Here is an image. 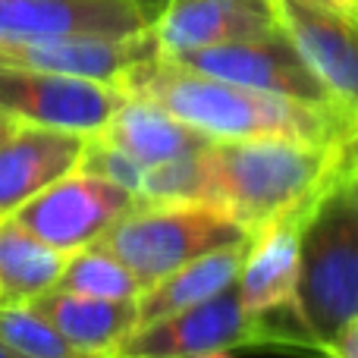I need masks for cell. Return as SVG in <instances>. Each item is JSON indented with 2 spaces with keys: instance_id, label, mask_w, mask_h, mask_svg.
<instances>
[{
  "instance_id": "cell-5",
  "label": "cell",
  "mask_w": 358,
  "mask_h": 358,
  "mask_svg": "<svg viewBox=\"0 0 358 358\" xmlns=\"http://www.w3.org/2000/svg\"><path fill=\"white\" fill-rule=\"evenodd\" d=\"M261 346H305L299 334L273 327L267 317H248L239 302V289L229 286L220 296L176 311L161 321L136 327L120 343L113 358H198L220 349H261Z\"/></svg>"
},
{
  "instance_id": "cell-13",
  "label": "cell",
  "mask_w": 358,
  "mask_h": 358,
  "mask_svg": "<svg viewBox=\"0 0 358 358\" xmlns=\"http://www.w3.org/2000/svg\"><path fill=\"white\" fill-rule=\"evenodd\" d=\"M161 54L155 31L138 35H69V38H48V41H25V44H0V63L13 66H31L44 73L82 76L117 85L120 76L132 66Z\"/></svg>"
},
{
  "instance_id": "cell-2",
  "label": "cell",
  "mask_w": 358,
  "mask_h": 358,
  "mask_svg": "<svg viewBox=\"0 0 358 358\" xmlns=\"http://www.w3.org/2000/svg\"><path fill=\"white\" fill-rule=\"evenodd\" d=\"M358 138V136H355ZM349 142L302 138H229L198 151L201 201L258 233L264 223L311 210L346 167Z\"/></svg>"
},
{
  "instance_id": "cell-14",
  "label": "cell",
  "mask_w": 358,
  "mask_h": 358,
  "mask_svg": "<svg viewBox=\"0 0 358 358\" xmlns=\"http://www.w3.org/2000/svg\"><path fill=\"white\" fill-rule=\"evenodd\" d=\"M85 138L79 132L19 123L0 142V217L16 214L50 182L73 173Z\"/></svg>"
},
{
  "instance_id": "cell-15",
  "label": "cell",
  "mask_w": 358,
  "mask_h": 358,
  "mask_svg": "<svg viewBox=\"0 0 358 358\" xmlns=\"http://www.w3.org/2000/svg\"><path fill=\"white\" fill-rule=\"evenodd\" d=\"M94 136L110 142L113 148L126 151L142 167H155V164L198 155L208 142H214L204 132H198L195 126L182 123L170 110H164L161 104H155L148 98H136V94H126V101L117 107V113Z\"/></svg>"
},
{
  "instance_id": "cell-20",
  "label": "cell",
  "mask_w": 358,
  "mask_h": 358,
  "mask_svg": "<svg viewBox=\"0 0 358 358\" xmlns=\"http://www.w3.org/2000/svg\"><path fill=\"white\" fill-rule=\"evenodd\" d=\"M0 343L22 358H98L69 346L60 330L31 305H0Z\"/></svg>"
},
{
  "instance_id": "cell-19",
  "label": "cell",
  "mask_w": 358,
  "mask_h": 358,
  "mask_svg": "<svg viewBox=\"0 0 358 358\" xmlns=\"http://www.w3.org/2000/svg\"><path fill=\"white\" fill-rule=\"evenodd\" d=\"M54 289L79 292V296H94V299H120V302H136L142 296V283L136 280V273L101 242L69 255Z\"/></svg>"
},
{
  "instance_id": "cell-10",
  "label": "cell",
  "mask_w": 358,
  "mask_h": 358,
  "mask_svg": "<svg viewBox=\"0 0 358 358\" xmlns=\"http://www.w3.org/2000/svg\"><path fill=\"white\" fill-rule=\"evenodd\" d=\"M157 13L142 0H0V44L69 35H138Z\"/></svg>"
},
{
  "instance_id": "cell-27",
  "label": "cell",
  "mask_w": 358,
  "mask_h": 358,
  "mask_svg": "<svg viewBox=\"0 0 358 358\" xmlns=\"http://www.w3.org/2000/svg\"><path fill=\"white\" fill-rule=\"evenodd\" d=\"M336 3H343V6H349V10H358V0H336Z\"/></svg>"
},
{
  "instance_id": "cell-18",
  "label": "cell",
  "mask_w": 358,
  "mask_h": 358,
  "mask_svg": "<svg viewBox=\"0 0 358 358\" xmlns=\"http://www.w3.org/2000/svg\"><path fill=\"white\" fill-rule=\"evenodd\" d=\"M69 255L50 248L13 214L0 217V305H29L50 292Z\"/></svg>"
},
{
  "instance_id": "cell-9",
  "label": "cell",
  "mask_w": 358,
  "mask_h": 358,
  "mask_svg": "<svg viewBox=\"0 0 358 358\" xmlns=\"http://www.w3.org/2000/svg\"><path fill=\"white\" fill-rule=\"evenodd\" d=\"M273 10L327 92L358 113V13L336 0H273Z\"/></svg>"
},
{
  "instance_id": "cell-1",
  "label": "cell",
  "mask_w": 358,
  "mask_h": 358,
  "mask_svg": "<svg viewBox=\"0 0 358 358\" xmlns=\"http://www.w3.org/2000/svg\"><path fill=\"white\" fill-rule=\"evenodd\" d=\"M123 94L148 98L214 142L229 138H302L349 142L358 136V113L343 104H305L271 92L204 76L157 54L120 76Z\"/></svg>"
},
{
  "instance_id": "cell-6",
  "label": "cell",
  "mask_w": 358,
  "mask_h": 358,
  "mask_svg": "<svg viewBox=\"0 0 358 358\" xmlns=\"http://www.w3.org/2000/svg\"><path fill=\"white\" fill-rule=\"evenodd\" d=\"M123 101L110 82L0 63V113L25 126L94 136Z\"/></svg>"
},
{
  "instance_id": "cell-4",
  "label": "cell",
  "mask_w": 358,
  "mask_h": 358,
  "mask_svg": "<svg viewBox=\"0 0 358 358\" xmlns=\"http://www.w3.org/2000/svg\"><path fill=\"white\" fill-rule=\"evenodd\" d=\"M242 239H252V233L217 204L138 201L98 242L136 273L145 292L176 267Z\"/></svg>"
},
{
  "instance_id": "cell-12",
  "label": "cell",
  "mask_w": 358,
  "mask_h": 358,
  "mask_svg": "<svg viewBox=\"0 0 358 358\" xmlns=\"http://www.w3.org/2000/svg\"><path fill=\"white\" fill-rule=\"evenodd\" d=\"M308 214L311 210L277 217L252 236L245 264H242L239 280H236L239 302L248 317H267L271 321L273 315L286 311L299 324V252H302V229Z\"/></svg>"
},
{
  "instance_id": "cell-8",
  "label": "cell",
  "mask_w": 358,
  "mask_h": 358,
  "mask_svg": "<svg viewBox=\"0 0 358 358\" xmlns=\"http://www.w3.org/2000/svg\"><path fill=\"white\" fill-rule=\"evenodd\" d=\"M170 60L182 63L189 69H198L204 76H217V79L258 88V92H271L280 94V98L305 101V104H340L327 92V85L315 76V69L302 60V54L286 38L283 29L264 38H252V41L185 50V54H176Z\"/></svg>"
},
{
  "instance_id": "cell-21",
  "label": "cell",
  "mask_w": 358,
  "mask_h": 358,
  "mask_svg": "<svg viewBox=\"0 0 358 358\" xmlns=\"http://www.w3.org/2000/svg\"><path fill=\"white\" fill-rule=\"evenodd\" d=\"M327 358H358V321H352L334 343L324 346Z\"/></svg>"
},
{
  "instance_id": "cell-7",
  "label": "cell",
  "mask_w": 358,
  "mask_h": 358,
  "mask_svg": "<svg viewBox=\"0 0 358 358\" xmlns=\"http://www.w3.org/2000/svg\"><path fill=\"white\" fill-rule=\"evenodd\" d=\"M136 204L138 198L123 185L85 170H73L25 201L13 217L50 248L73 255L94 245Z\"/></svg>"
},
{
  "instance_id": "cell-3",
  "label": "cell",
  "mask_w": 358,
  "mask_h": 358,
  "mask_svg": "<svg viewBox=\"0 0 358 358\" xmlns=\"http://www.w3.org/2000/svg\"><path fill=\"white\" fill-rule=\"evenodd\" d=\"M296 308L317 352L358 321V192L346 167L305 220Z\"/></svg>"
},
{
  "instance_id": "cell-25",
  "label": "cell",
  "mask_w": 358,
  "mask_h": 358,
  "mask_svg": "<svg viewBox=\"0 0 358 358\" xmlns=\"http://www.w3.org/2000/svg\"><path fill=\"white\" fill-rule=\"evenodd\" d=\"M142 3H145V6H151V10H155V13H161L167 0H142Z\"/></svg>"
},
{
  "instance_id": "cell-22",
  "label": "cell",
  "mask_w": 358,
  "mask_h": 358,
  "mask_svg": "<svg viewBox=\"0 0 358 358\" xmlns=\"http://www.w3.org/2000/svg\"><path fill=\"white\" fill-rule=\"evenodd\" d=\"M346 173H349V182L355 185L358 192V138L352 142V148H349V164H346Z\"/></svg>"
},
{
  "instance_id": "cell-24",
  "label": "cell",
  "mask_w": 358,
  "mask_h": 358,
  "mask_svg": "<svg viewBox=\"0 0 358 358\" xmlns=\"http://www.w3.org/2000/svg\"><path fill=\"white\" fill-rule=\"evenodd\" d=\"M198 358H236L229 349H220V352H208V355H198Z\"/></svg>"
},
{
  "instance_id": "cell-11",
  "label": "cell",
  "mask_w": 358,
  "mask_h": 358,
  "mask_svg": "<svg viewBox=\"0 0 358 358\" xmlns=\"http://www.w3.org/2000/svg\"><path fill=\"white\" fill-rule=\"evenodd\" d=\"M164 57L280 31L273 0H167L151 25Z\"/></svg>"
},
{
  "instance_id": "cell-23",
  "label": "cell",
  "mask_w": 358,
  "mask_h": 358,
  "mask_svg": "<svg viewBox=\"0 0 358 358\" xmlns=\"http://www.w3.org/2000/svg\"><path fill=\"white\" fill-rule=\"evenodd\" d=\"M16 126H19L16 120H10V117H6V113H0V142H3V138L10 136V132L16 129Z\"/></svg>"
},
{
  "instance_id": "cell-26",
  "label": "cell",
  "mask_w": 358,
  "mask_h": 358,
  "mask_svg": "<svg viewBox=\"0 0 358 358\" xmlns=\"http://www.w3.org/2000/svg\"><path fill=\"white\" fill-rule=\"evenodd\" d=\"M0 358H22L19 352H13L10 346H3V343H0Z\"/></svg>"
},
{
  "instance_id": "cell-28",
  "label": "cell",
  "mask_w": 358,
  "mask_h": 358,
  "mask_svg": "<svg viewBox=\"0 0 358 358\" xmlns=\"http://www.w3.org/2000/svg\"><path fill=\"white\" fill-rule=\"evenodd\" d=\"M355 13H358V10H355Z\"/></svg>"
},
{
  "instance_id": "cell-17",
  "label": "cell",
  "mask_w": 358,
  "mask_h": 358,
  "mask_svg": "<svg viewBox=\"0 0 358 358\" xmlns=\"http://www.w3.org/2000/svg\"><path fill=\"white\" fill-rule=\"evenodd\" d=\"M248 245H252V239L223 245L217 252H208L201 258L189 261V264L176 267L173 273L161 277L157 283H151L136 299V327L161 321V317L176 315V311L195 308V305L208 302V299L220 296L223 289L236 286L242 264H245Z\"/></svg>"
},
{
  "instance_id": "cell-16",
  "label": "cell",
  "mask_w": 358,
  "mask_h": 358,
  "mask_svg": "<svg viewBox=\"0 0 358 358\" xmlns=\"http://www.w3.org/2000/svg\"><path fill=\"white\" fill-rule=\"evenodd\" d=\"M29 305L60 330V336L69 346H76L85 355L113 358L120 343L136 330V302L50 289Z\"/></svg>"
}]
</instances>
